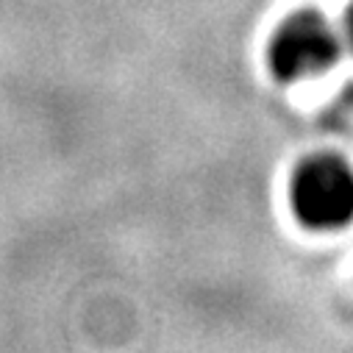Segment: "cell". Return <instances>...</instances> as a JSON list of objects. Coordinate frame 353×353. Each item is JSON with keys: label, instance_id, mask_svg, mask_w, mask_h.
Instances as JSON below:
<instances>
[{"label": "cell", "instance_id": "3957f363", "mask_svg": "<svg viewBox=\"0 0 353 353\" xmlns=\"http://www.w3.org/2000/svg\"><path fill=\"white\" fill-rule=\"evenodd\" d=\"M345 26H347V37H350V42H353V6L347 9V17H345Z\"/></svg>", "mask_w": 353, "mask_h": 353}, {"label": "cell", "instance_id": "6da1fadb", "mask_svg": "<svg viewBox=\"0 0 353 353\" xmlns=\"http://www.w3.org/2000/svg\"><path fill=\"white\" fill-rule=\"evenodd\" d=\"M292 206L312 228H342L353 220V170L336 156L303 161L292 179Z\"/></svg>", "mask_w": 353, "mask_h": 353}, {"label": "cell", "instance_id": "7a4b0ae2", "mask_svg": "<svg viewBox=\"0 0 353 353\" xmlns=\"http://www.w3.org/2000/svg\"><path fill=\"white\" fill-rule=\"evenodd\" d=\"M339 50V34L320 12H298L279 26L270 42V67L281 81H298L336 64Z\"/></svg>", "mask_w": 353, "mask_h": 353}]
</instances>
